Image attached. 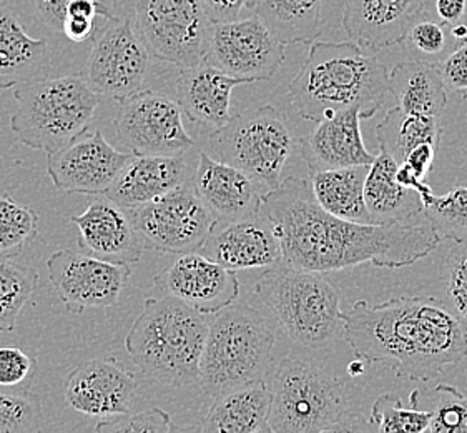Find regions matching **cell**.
I'll list each match as a JSON object with an SVG mask.
<instances>
[{
    "mask_svg": "<svg viewBox=\"0 0 467 433\" xmlns=\"http://www.w3.org/2000/svg\"><path fill=\"white\" fill-rule=\"evenodd\" d=\"M208 315L169 295L147 299L125 339L141 374L163 385L197 384L208 333Z\"/></svg>",
    "mask_w": 467,
    "mask_h": 433,
    "instance_id": "cell-4",
    "label": "cell"
},
{
    "mask_svg": "<svg viewBox=\"0 0 467 433\" xmlns=\"http://www.w3.org/2000/svg\"><path fill=\"white\" fill-rule=\"evenodd\" d=\"M38 234V216L9 195H0V257L16 259Z\"/></svg>",
    "mask_w": 467,
    "mask_h": 433,
    "instance_id": "cell-37",
    "label": "cell"
},
{
    "mask_svg": "<svg viewBox=\"0 0 467 433\" xmlns=\"http://www.w3.org/2000/svg\"><path fill=\"white\" fill-rule=\"evenodd\" d=\"M420 16V0H346L343 28L351 42L374 56L400 46Z\"/></svg>",
    "mask_w": 467,
    "mask_h": 433,
    "instance_id": "cell-22",
    "label": "cell"
},
{
    "mask_svg": "<svg viewBox=\"0 0 467 433\" xmlns=\"http://www.w3.org/2000/svg\"><path fill=\"white\" fill-rule=\"evenodd\" d=\"M420 396L430 400L432 414L428 433H467V396L456 386L440 384Z\"/></svg>",
    "mask_w": 467,
    "mask_h": 433,
    "instance_id": "cell-39",
    "label": "cell"
},
{
    "mask_svg": "<svg viewBox=\"0 0 467 433\" xmlns=\"http://www.w3.org/2000/svg\"><path fill=\"white\" fill-rule=\"evenodd\" d=\"M323 0H256L252 12L285 46L311 44L321 32Z\"/></svg>",
    "mask_w": 467,
    "mask_h": 433,
    "instance_id": "cell-32",
    "label": "cell"
},
{
    "mask_svg": "<svg viewBox=\"0 0 467 433\" xmlns=\"http://www.w3.org/2000/svg\"><path fill=\"white\" fill-rule=\"evenodd\" d=\"M212 22L240 19L244 9H253L256 0H202Z\"/></svg>",
    "mask_w": 467,
    "mask_h": 433,
    "instance_id": "cell-46",
    "label": "cell"
},
{
    "mask_svg": "<svg viewBox=\"0 0 467 433\" xmlns=\"http://www.w3.org/2000/svg\"><path fill=\"white\" fill-rule=\"evenodd\" d=\"M438 147H440L438 143H431V142L420 143V145H416V147L408 153V157L404 159V164H408V165L411 167L412 172H414L420 180H428L431 172H432V165H434Z\"/></svg>",
    "mask_w": 467,
    "mask_h": 433,
    "instance_id": "cell-47",
    "label": "cell"
},
{
    "mask_svg": "<svg viewBox=\"0 0 467 433\" xmlns=\"http://www.w3.org/2000/svg\"><path fill=\"white\" fill-rule=\"evenodd\" d=\"M37 270L0 257V333L12 332L37 289Z\"/></svg>",
    "mask_w": 467,
    "mask_h": 433,
    "instance_id": "cell-34",
    "label": "cell"
},
{
    "mask_svg": "<svg viewBox=\"0 0 467 433\" xmlns=\"http://www.w3.org/2000/svg\"><path fill=\"white\" fill-rule=\"evenodd\" d=\"M182 107L167 95L139 90L120 102L113 119L119 141L133 155H183L193 139L182 122Z\"/></svg>",
    "mask_w": 467,
    "mask_h": 433,
    "instance_id": "cell-13",
    "label": "cell"
},
{
    "mask_svg": "<svg viewBox=\"0 0 467 433\" xmlns=\"http://www.w3.org/2000/svg\"><path fill=\"white\" fill-rule=\"evenodd\" d=\"M345 339L368 364H384L400 377L430 382L467 357V332L432 297H400L345 312Z\"/></svg>",
    "mask_w": 467,
    "mask_h": 433,
    "instance_id": "cell-2",
    "label": "cell"
},
{
    "mask_svg": "<svg viewBox=\"0 0 467 433\" xmlns=\"http://www.w3.org/2000/svg\"><path fill=\"white\" fill-rule=\"evenodd\" d=\"M198 384L212 398L263 382L273 367L276 322L248 303L208 315Z\"/></svg>",
    "mask_w": 467,
    "mask_h": 433,
    "instance_id": "cell-5",
    "label": "cell"
},
{
    "mask_svg": "<svg viewBox=\"0 0 467 433\" xmlns=\"http://www.w3.org/2000/svg\"><path fill=\"white\" fill-rule=\"evenodd\" d=\"M441 301L467 332V244H456L442 265Z\"/></svg>",
    "mask_w": 467,
    "mask_h": 433,
    "instance_id": "cell-41",
    "label": "cell"
},
{
    "mask_svg": "<svg viewBox=\"0 0 467 433\" xmlns=\"http://www.w3.org/2000/svg\"><path fill=\"white\" fill-rule=\"evenodd\" d=\"M262 207L280 240L283 265L309 272H337L359 264L402 269L434 252L441 237L420 224H356L327 214L309 180L288 177L266 192Z\"/></svg>",
    "mask_w": 467,
    "mask_h": 433,
    "instance_id": "cell-1",
    "label": "cell"
},
{
    "mask_svg": "<svg viewBox=\"0 0 467 433\" xmlns=\"http://www.w3.org/2000/svg\"><path fill=\"white\" fill-rule=\"evenodd\" d=\"M422 216L441 240L467 244V185H458L444 195H434L422 208Z\"/></svg>",
    "mask_w": 467,
    "mask_h": 433,
    "instance_id": "cell-36",
    "label": "cell"
},
{
    "mask_svg": "<svg viewBox=\"0 0 467 433\" xmlns=\"http://www.w3.org/2000/svg\"><path fill=\"white\" fill-rule=\"evenodd\" d=\"M210 137L218 159L244 172L265 192L280 185L283 170L298 153V135L286 115L271 105L232 115Z\"/></svg>",
    "mask_w": 467,
    "mask_h": 433,
    "instance_id": "cell-9",
    "label": "cell"
},
{
    "mask_svg": "<svg viewBox=\"0 0 467 433\" xmlns=\"http://www.w3.org/2000/svg\"><path fill=\"white\" fill-rule=\"evenodd\" d=\"M192 185L216 224H228L262 207L266 192L244 172L200 152Z\"/></svg>",
    "mask_w": 467,
    "mask_h": 433,
    "instance_id": "cell-21",
    "label": "cell"
},
{
    "mask_svg": "<svg viewBox=\"0 0 467 433\" xmlns=\"http://www.w3.org/2000/svg\"><path fill=\"white\" fill-rule=\"evenodd\" d=\"M389 94L402 112L440 119L448 104V90L440 67L430 62L406 60L393 67L388 77Z\"/></svg>",
    "mask_w": 467,
    "mask_h": 433,
    "instance_id": "cell-28",
    "label": "cell"
},
{
    "mask_svg": "<svg viewBox=\"0 0 467 433\" xmlns=\"http://www.w3.org/2000/svg\"><path fill=\"white\" fill-rule=\"evenodd\" d=\"M400 46L404 48L410 60L430 62L438 66L461 44L452 36L451 28L420 16L408 28Z\"/></svg>",
    "mask_w": 467,
    "mask_h": 433,
    "instance_id": "cell-35",
    "label": "cell"
},
{
    "mask_svg": "<svg viewBox=\"0 0 467 433\" xmlns=\"http://www.w3.org/2000/svg\"><path fill=\"white\" fill-rule=\"evenodd\" d=\"M431 410L416 404L406 407L401 398L394 394H384L373 404L371 420L376 432L422 433L428 432L431 422Z\"/></svg>",
    "mask_w": 467,
    "mask_h": 433,
    "instance_id": "cell-38",
    "label": "cell"
},
{
    "mask_svg": "<svg viewBox=\"0 0 467 433\" xmlns=\"http://www.w3.org/2000/svg\"><path fill=\"white\" fill-rule=\"evenodd\" d=\"M37 357L19 347H0V392H24L34 385Z\"/></svg>",
    "mask_w": 467,
    "mask_h": 433,
    "instance_id": "cell-42",
    "label": "cell"
},
{
    "mask_svg": "<svg viewBox=\"0 0 467 433\" xmlns=\"http://www.w3.org/2000/svg\"><path fill=\"white\" fill-rule=\"evenodd\" d=\"M17 111L10 129L24 145L46 153L58 151L88 131L100 95L82 76L28 80L14 90Z\"/></svg>",
    "mask_w": 467,
    "mask_h": 433,
    "instance_id": "cell-8",
    "label": "cell"
},
{
    "mask_svg": "<svg viewBox=\"0 0 467 433\" xmlns=\"http://www.w3.org/2000/svg\"><path fill=\"white\" fill-rule=\"evenodd\" d=\"M422 16L449 28L467 27V0H420Z\"/></svg>",
    "mask_w": 467,
    "mask_h": 433,
    "instance_id": "cell-45",
    "label": "cell"
},
{
    "mask_svg": "<svg viewBox=\"0 0 467 433\" xmlns=\"http://www.w3.org/2000/svg\"><path fill=\"white\" fill-rule=\"evenodd\" d=\"M359 122V109L351 107L318 122L306 137H299L298 155L309 174L373 164L374 155L366 149Z\"/></svg>",
    "mask_w": 467,
    "mask_h": 433,
    "instance_id": "cell-23",
    "label": "cell"
},
{
    "mask_svg": "<svg viewBox=\"0 0 467 433\" xmlns=\"http://www.w3.org/2000/svg\"><path fill=\"white\" fill-rule=\"evenodd\" d=\"M139 382L117 358H92L67 375L64 398L78 414L109 418L130 410Z\"/></svg>",
    "mask_w": 467,
    "mask_h": 433,
    "instance_id": "cell-19",
    "label": "cell"
},
{
    "mask_svg": "<svg viewBox=\"0 0 467 433\" xmlns=\"http://www.w3.org/2000/svg\"><path fill=\"white\" fill-rule=\"evenodd\" d=\"M190 179L183 155H133L109 190L103 194L120 207L135 208L165 195Z\"/></svg>",
    "mask_w": 467,
    "mask_h": 433,
    "instance_id": "cell-25",
    "label": "cell"
},
{
    "mask_svg": "<svg viewBox=\"0 0 467 433\" xmlns=\"http://www.w3.org/2000/svg\"><path fill=\"white\" fill-rule=\"evenodd\" d=\"M398 162L379 149L369 165L365 182V204L371 224L410 222L422 214V200L416 190L406 189L396 179Z\"/></svg>",
    "mask_w": 467,
    "mask_h": 433,
    "instance_id": "cell-26",
    "label": "cell"
},
{
    "mask_svg": "<svg viewBox=\"0 0 467 433\" xmlns=\"http://www.w3.org/2000/svg\"><path fill=\"white\" fill-rule=\"evenodd\" d=\"M70 222L78 230V245L88 255L113 264H137L143 245L127 208L103 195L74 216Z\"/></svg>",
    "mask_w": 467,
    "mask_h": 433,
    "instance_id": "cell-20",
    "label": "cell"
},
{
    "mask_svg": "<svg viewBox=\"0 0 467 433\" xmlns=\"http://www.w3.org/2000/svg\"><path fill=\"white\" fill-rule=\"evenodd\" d=\"M47 27L75 44L88 42L120 16L119 0H30Z\"/></svg>",
    "mask_w": 467,
    "mask_h": 433,
    "instance_id": "cell-29",
    "label": "cell"
},
{
    "mask_svg": "<svg viewBox=\"0 0 467 433\" xmlns=\"http://www.w3.org/2000/svg\"><path fill=\"white\" fill-rule=\"evenodd\" d=\"M131 157V152L112 147L102 131H85L58 151L47 153V174L60 192L105 194Z\"/></svg>",
    "mask_w": 467,
    "mask_h": 433,
    "instance_id": "cell-16",
    "label": "cell"
},
{
    "mask_svg": "<svg viewBox=\"0 0 467 433\" xmlns=\"http://www.w3.org/2000/svg\"><path fill=\"white\" fill-rule=\"evenodd\" d=\"M127 210L143 248L161 254L198 252L216 226L190 179L145 206Z\"/></svg>",
    "mask_w": 467,
    "mask_h": 433,
    "instance_id": "cell-11",
    "label": "cell"
},
{
    "mask_svg": "<svg viewBox=\"0 0 467 433\" xmlns=\"http://www.w3.org/2000/svg\"><path fill=\"white\" fill-rule=\"evenodd\" d=\"M153 285L203 315L222 311L240 295L236 272L200 252L180 255L155 275Z\"/></svg>",
    "mask_w": 467,
    "mask_h": 433,
    "instance_id": "cell-17",
    "label": "cell"
},
{
    "mask_svg": "<svg viewBox=\"0 0 467 433\" xmlns=\"http://www.w3.org/2000/svg\"><path fill=\"white\" fill-rule=\"evenodd\" d=\"M150 57L131 14H120L94 38L82 77L97 94L122 102L141 90Z\"/></svg>",
    "mask_w": 467,
    "mask_h": 433,
    "instance_id": "cell-12",
    "label": "cell"
},
{
    "mask_svg": "<svg viewBox=\"0 0 467 433\" xmlns=\"http://www.w3.org/2000/svg\"><path fill=\"white\" fill-rule=\"evenodd\" d=\"M198 252L234 272L283 262L276 230L263 207L234 222L216 224Z\"/></svg>",
    "mask_w": 467,
    "mask_h": 433,
    "instance_id": "cell-18",
    "label": "cell"
},
{
    "mask_svg": "<svg viewBox=\"0 0 467 433\" xmlns=\"http://www.w3.org/2000/svg\"><path fill=\"white\" fill-rule=\"evenodd\" d=\"M441 135L442 129L438 119L402 112L400 107L386 113L376 127L379 149L388 152L398 164L404 162L408 153L420 143L431 142L440 145Z\"/></svg>",
    "mask_w": 467,
    "mask_h": 433,
    "instance_id": "cell-33",
    "label": "cell"
},
{
    "mask_svg": "<svg viewBox=\"0 0 467 433\" xmlns=\"http://www.w3.org/2000/svg\"><path fill=\"white\" fill-rule=\"evenodd\" d=\"M266 382L271 433L337 432L349 414L343 382L315 358L286 355Z\"/></svg>",
    "mask_w": 467,
    "mask_h": 433,
    "instance_id": "cell-7",
    "label": "cell"
},
{
    "mask_svg": "<svg viewBox=\"0 0 467 433\" xmlns=\"http://www.w3.org/2000/svg\"><path fill=\"white\" fill-rule=\"evenodd\" d=\"M47 40L28 36L17 14L0 7V89L32 80L44 64Z\"/></svg>",
    "mask_w": 467,
    "mask_h": 433,
    "instance_id": "cell-30",
    "label": "cell"
},
{
    "mask_svg": "<svg viewBox=\"0 0 467 433\" xmlns=\"http://www.w3.org/2000/svg\"><path fill=\"white\" fill-rule=\"evenodd\" d=\"M389 70L358 44L311 42L308 57L293 77L288 99L299 117L318 123L356 107L361 119H371L389 95Z\"/></svg>",
    "mask_w": 467,
    "mask_h": 433,
    "instance_id": "cell-3",
    "label": "cell"
},
{
    "mask_svg": "<svg viewBox=\"0 0 467 433\" xmlns=\"http://www.w3.org/2000/svg\"><path fill=\"white\" fill-rule=\"evenodd\" d=\"M48 280L74 313L115 305L130 279V265L113 264L94 255L60 248L48 257Z\"/></svg>",
    "mask_w": 467,
    "mask_h": 433,
    "instance_id": "cell-15",
    "label": "cell"
},
{
    "mask_svg": "<svg viewBox=\"0 0 467 433\" xmlns=\"http://www.w3.org/2000/svg\"><path fill=\"white\" fill-rule=\"evenodd\" d=\"M438 67L446 90L467 100V42L454 48Z\"/></svg>",
    "mask_w": 467,
    "mask_h": 433,
    "instance_id": "cell-44",
    "label": "cell"
},
{
    "mask_svg": "<svg viewBox=\"0 0 467 433\" xmlns=\"http://www.w3.org/2000/svg\"><path fill=\"white\" fill-rule=\"evenodd\" d=\"M130 7L150 56L178 69L205 60L213 22L202 0H130Z\"/></svg>",
    "mask_w": 467,
    "mask_h": 433,
    "instance_id": "cell-10",
    "label": "cell"
},
{
    "mask_svg": "<svg viewBox=\"0 0 467 433\" xmlns=\"http://www.w3.org/2000/svg\"><path fill=\"white\" fill-rule=\"evenodd\" d=\"M270 407V386L263 380L213 398V406L193 432L271 433Z\"/></svg>",
    "mask_w": 467,
    "mask_h": 433,
    "instance_id": "cell-27",
    "label": "cell"
},
{
    "mask_svg": "<svg viewBox=\"0 0 467 433\" xmlns=\"http://www.w3.org/2000/svg\"><path fill=\"white\" fill-rule=\"evenodd\" d=\"M95 430L99 433H169L173 430L169 412L159 407L137 415H113L102 418Z\"/></svg>",
    "mask_w": 467,
    "mask_h": 433,
    "instance_id": "cell-43",
    "label": "cell"
},
{
    "mask_svg": "<svg viewBox=\"0 0 467 433\" xmlns=\"http://www.w3.org/2000/svg\"><path fill=\"white\" fill-rule=\"evenodd\" d=\"M368 170L369 165L319 170L309 174V185L327 214L356 224H371L365 204Z\"/></svg>",
    "mask_w": 467,
    "mask_h": 433,
    "instance_id": "cell-31",
    "label": "cell"
},
{
    "mask_svg": "<svg viewBox=\"0 0 467 433\" xmlns=\"http://www.w3.org/2000/svg\"><path fill=\"white\" fill-rule=\"evenodd\" d=\"M285 44L253 14L246 19L215 22L206 46L205 62L250 84L270 80L285 64Z\"/></svg>",
    "mask_w": 467,
    "mask_h": 433,
    "instance_id": "cell-14",
    "label": "cell"
},
{
    "mask_svg": "<svg viewBox=\"0 0 467 433\" xmlns=\"http://www.w3.org/2000/svg\"><path fill=\"white\" fill-rule=\"evenodd\" d=\"M254 297L286 337L305 349H327L345 337L341 295L325 273L275 265L265 269Z\"/></svg>",
    "mask_w": 467,
    "mask_h": 433,
    "instance_id": "cell-6",
    "label": "cell"
},
{
    "mask_svg": "<svg viewBox=\"0 0 467 433\" xmlns=\"http://www.w3.org/2000/svg\"><path fill=\"white\" fill-rule=\"evenodd\" d=\"M42 400L30 390L0 392V433L42 430Z\"/></svg>",
    "mask_w": 467,
    "mask_h": 433,
    "instance_id": "cell-40",
    "label": "cell"
},
{
    "mask_svg": "<svg viewBox=\"0 0 467 433\" xmlns=\"http://www.w3.org/2000/svg\"><path fill=\"white\" fill-rule=\"evenodd\" d=\"M180 70L177 102L188 121L210 135L222 131L232 119V92L234 87L250 82L228 76L205 60L198 66Z\"/></svg>",
    "mask_w": 467,
    "mask_h": 433,
    "instance_id": "cell-24",
    "label": "cell"
},
{
    "mask_svg": "<svg viewBox=\"0 0 467 433\" xmlns=\"http://www.w3.org/2000/svg\"><path fill=\"white\" fill-rule=\"evenodd\" d=\"M366 364H368L366 360H363L361 357H358L356 362H351V364H349V367H348V374H349L351 377H359V375L365 372Z\"/></svg>",
    "mask_w": 467,
    "mask_h": 433,
    "instance_id": "cell-48",
    "label": "cell"
}]
</instances>
